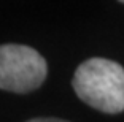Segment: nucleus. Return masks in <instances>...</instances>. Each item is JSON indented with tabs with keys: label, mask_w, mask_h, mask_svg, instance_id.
Wrapping results in <instances>:
<instances>
[{
	"label": "nucleus",
	"mask_w": 124,
	"mask_h": 122,
	"mask_svg": "<svg viewBox=\"0 0 124 122\" xmlns=\"http://www.w3.org/2000/svg\"><path fill=\"white\" fill-rule=\"evenodd\" d=\"M72 84L78 97L99 111L115 114L124 109V68L116 62L89 59L77 68Z\"/></svg>",
	"instance_id": "obj_1"
},
{
	"label": "nucleus",
	"mask_w": 124,
	"mask_h": 122,
	"mask_svg": "<svg viewBox=\"0 0 124 122\" xmlns=\"http://www.w3.org/2000/svg\"><path fill=\"white\" fill-rule=\"evenodd\" d=\"M29 122H67V121H62V119H53V117H38V119H32Z\"/></svg>",
	"instance_id": "obj_3"
},
{
	"label": "nucleus",
	"mask_w": 124,
	"mask_h": 122,
	"mask_svg": "<svg viewBox=\"0 0 124 122\" xmlns=\"http://www.w3.org/2000/svg\"><path fill=\"white\" fill-rule=\"evenodd\" d=\"M46 62L24 44L0 46V89L26 93L40 87L46 78Z\"/></svg>",
	"instance_id": "obj_2"
}]
</instances>
